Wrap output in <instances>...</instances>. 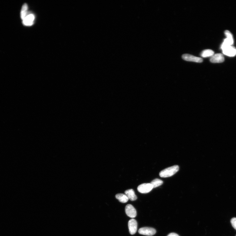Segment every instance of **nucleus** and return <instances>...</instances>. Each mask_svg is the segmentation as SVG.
Here are the masks:
<instances>
[{
	"label": "nucleus",
	"mask_w": 236,
	"mask_h": 236,
	"mask_svg": "<svg viewBox=\"0 0 236 236\" xmlns=\"http://www.w3.org/2000/svg\"><path fill=\"white\" fill-rule=\"evenodd\" d=\"M179 170V166L177 165H174L161 171L159 173V176L162 178L170 177L174 175Z\"/></svg>",
	"instance_id": "f257e3e1"
},
{
	"label": "nucleus",
	"mask_w": 236,
	"mask_h": 236,
	"mask_svg": "<svg viewBox=\"0 0 236 236\" xmlns=\"http://www.w3.org/2000/svg\"><path fill=\"white\" fill-rule=\"evenodd\" d=\"M225 34L227 38L225 39L221 46L222 50L229 46H232L234 44V39L231 33L229 30H226L225 32Z\"/></svg>",
	"instance_id": "f03ea898"
},
{
	"label": "nucleus",
	"mask_w": 236,
	"mask_h": 236,
	"mask_svg": "<svg viewBox=\"0 0 236 236\" xmlns=\"http://www.w3.org/2000/svg\"><path fill=\"white\" fill-rule=\"evenodd\" d=\"M153 189L151 183H143L137 187V190L142 194H146L151 191Z\"/></svg>",
	"instance_id": "7ed1b4c3"
},
{
	"label": "nucleus",
	"mask_w": 236,
	"mask_h": 236,
	"mask_svg": "<svg viewBox=\"0 0 236 236\" xmlns=\"http://www.w3.org/2000/svg\"><path fill=\"white\" fill-rule=\"evenodd\" d=\"M139 233L141 235L151 236L155 235L156 232L154 228L145 227L140 228L139 231Z\"/></svg>",
	"instance_id": "20e7f679"
},
{
	"label": "nucleus",
	"mask_w": 236,
	"mask_h": 236,
	"mask_svg": "<svg viewBox=\"0 0 236 236\" xmlns=\"http://www.w3.org/2000/svg\"><path fill=\"white\" fill-rule=\"evenodd\" d=\"M182 58L184 60L187 61H192V62L198 63H201L203 61V60L201 58L196 57L188 54H183Z\"/></svg>",
	"instance_id": "39448f33"
},
{
	"label": "nucleus",
	"mask_w": 236,
	"mask_h": 236,
	"mask_svg": "<svg viewBox=\"0 0 236 236\" xmlns=\"http://www.w3.org/2000/svg\"><path fill=\"white\" fill-rule=\"evenodd\" d=\"M128 227L130 234L134 235L136 233L137 230V223L134 219H130L128 222Z\"/></svg>",
	"instance_id": "423d86ee"
},
{
	"label": "nucleus",
	"mask_w": 236,
	"mask_h": 236,
	"mask_svg": "<svg viewBox=\"0 0 236 236\" xmlns=\"http://www.w3.org/2000/svg\"><path fill=\"white\" fill-rule=\"evenodd\" d=\"M125 212L127 215L130 218H135L137 215L136 209L131 204H128L126 206Z\"/></svg>",
	"instance_id": "0eeeda50"
},
{
	"label": "nucleus",
	"mask_w": 236,
	"mask_h": 236,
	"mask_svg": "<svg viewBox=\"0 0 236 236\" xmlns=\"http://www.w3.org/2000/svg\"><path fill=\"white\" fill-rule=\"evenodd\" d=\"M222 50L223 54L226 56L232 57L236 55V49L232 46H229Z\"/></svg>",
	"instance_id": "6e6552de"
},
{
	"label": "nucleus",
	"mask_w": 236,
	"mask_h": 236,
	"mask_svg": "<svg viewBox=\"0 0 236 236\" xmlns=\"http://www.w3.org/2000/svg\"><path fill=\"white\" fill-rule=\"evenodd\" d=\"M35 17L32 14L27 15V16L23 20V23L24 25L26 26H30L33 25Z\"/></svg>",
	"instance_id": "1a4fd4ad"
},
{
	"label": "nucleus",
	"mask_w": 236,
	"mask_h": 236,
	"mask_svg": "<svg viewBox=\"0 0 236 236\" xmlns=\"http://www.w3.org/2000/svg\"><path fill=\"white\" fill-rule=\"evenodd\" d=\"M210 61L213 63H221L224 61V57L222 54H217L211 57Z\"/></svg>",
	"instance_id": "9d476101"
},
{
	"label": "nucleus",
	"mask_w": 236,
	"mask_h": 236,
	"mask_svg": "<svg viewBox=\"0 0 236 236\" xmlns=\"http://www.w3.org/2000/svg\"><path fill=\"white\" fill-rule=\"evenodd\" d=\"M125 194L127 196L129 200L134 201L137 200V197L134 190L132 189L128 190L125 191Z\"/></svg>",
	"instance_id": "9b49d317"
},
{
	"label": "nucleus",
	"mask_w": 236,
	"mask_h": 236,
	"mask_svg": "<svg viewBox=\"0 0 236 236\" xmlns=\"http://www.w3.org/2000/svg\"><path fill=\"white\" fill-rule=\"evenodd\" d=\"M116 198L119 201V202L123 203H125L127 202L129 200V199L127 196L125 194H118L115 195Z\"/></svg>",
	"instance_id": "f8f14e48"
},
{
	"label": "nucleus",
	"mask_w": 236,
	"mask_h": 236,
	"mask_svg": "<svg viewBox=\"0 0 236 236\" xmlns=\"http://www.w3.org/2000/svg\"><path fill=\"white\" fill-rule=\"evenodd\" d=\"M28 7L27 4H24L21 9L20 16L21 19L23 20L27 16V10Z\"/></svg>",
	"instance_id": "ddd939ff"
},
{
	"label": "nucleus",
	"mask_w": 236,
	"mask_h": 236,
	"mask_svg": "<svg viewBox=\"0 0 236 236\" xmlns=\"http://www.w3.org/2000/svg\"><path fill=\"white\" fill-rule=\"evenodd\" d=\"M214 54V52L211 50H205L202 52L201 55L203 57H212Z\"/></svg>",
	"instance_id": "4468645a"
},
{
	"label": "nucleus",
	"mask_w": 236,
	"mask_h": 236,
	"mask_svg": "<svg viewBox=\"0 0 236 236\" xmlns=\"http://www.w3.org/2000/svg\"><path fill=\"white\" fill-rule=\"evenodd\" d=\"M163 182L162 180L156 179L152 180L150 183L152 185L153 188H154L160 186L163 184Z\"/></svg>",
	"instance_id": "2eb2a0df"
},
{
	"label": "nucleus",
	"mask_w": 236,
	"mask_h": 236,
	"mask_svg": "<svg viewBox=\"0 0 236 236\" xmlns=\"http://www.w3.org/2000/svg\"><path fill=\"white\" fill-rule=\"evenodd\" d=\"M231 223L233 227L236 230V218L234 217L232 218L231 221Z\"/></svg>",
	"instance_id": "dca6fc26"
},
{
	"label": "nucleus",
	"mask_w": 236,
	"mask_h": 236,
	"mask_svg": "<svg viewBox=\"0 0 236 236\" xmlns=\"http://www.w3.org/2000/svg\"><path fill=\"white\" fill-rule=\"evenodd\" d=\"M167 236H179L178 235L175 233H170L169 235H168Z\"/></svg>",
	"instance_id": "f3484780"
},
{
	"label": "nucleus",
	"mask_w": 236,
	"mask_h": 236,
	"mask_svg": "<svg viewBox=\"0 0 236 236\" xmlns=\"http://www.w3.org/2000/svg\"></svg>",
	"instance_id": "a211bd4d"
}]
</instances>
